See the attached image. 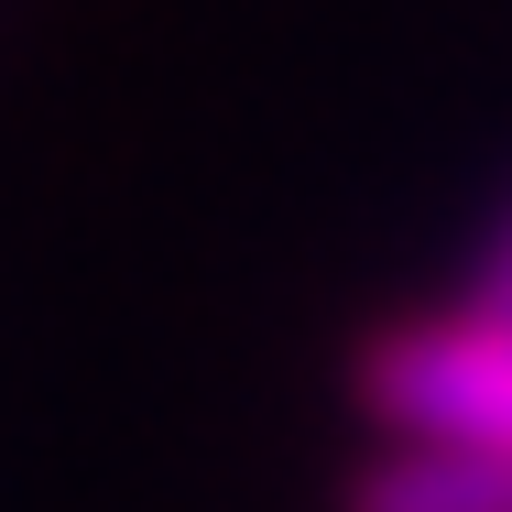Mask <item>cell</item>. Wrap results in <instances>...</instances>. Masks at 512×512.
Masks as SVG:
<instances>
[{"label": "cell", "mask_w": 512, "mask_h": 512, "mask_svg": "<svg viewBox=\"0 0 512 512\" xmlns=\"http://www.w3.org/2000/svg\"><path fill=\"white\" fill-rule=\"evenodd\" d=\"M360 404L393 447H512V327L491 316H414L360 349Z\"/></svg>", "instance_id": "obj_1"}, {"label": "cell", "mask_w": 512, "mask_h": 512, "mask_svg": "<svg viewBox=\"0 0 512 512\" xmlns=\"http://www.w3.org/2000/svg\"><path fill=\"white\" fill-rule=\"evenodd\" d=\"M349 512H512V447H393L349 480Z\"/></svg>", "instance_id": "obj_2"}, {"label": "cell", "mask_w": 512, "mask_h": 512, "mask_svg": "<svg viewBox=\"0 0 512 512\" xmlns=\"http://www.w3.org/2000/svg\"><path fill=\"white\" fill-rule=\"evenodd\" d=\"M469 316H491V327H512V218H502V240L480 251V273H469Z\"/></svg>", "instance_id": "obj_3"}]
</instances>
